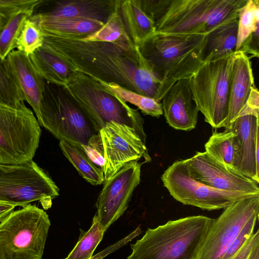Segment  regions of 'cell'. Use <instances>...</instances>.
<instances>
[{"label":"cell","instance_id":"9a60e30c","mask_svg":"<svg viewBox=\"0 0 259 259\" xmlns=\"http://www.w3.org/2000/svg\"><path fill=\"white\" fill-rule=\"evenodd\" d=\"M259 110L245 105L228 129L234 134V170L259 182V169L256 167L255 151L259 143Z\"/></svg>","mask_w":259,"mask_h":259},{"label":"cell","instance_id":"d6986e66","mask_svg":"<svg viewBox=\"0 0 259 259\" xmlns=\"http://www.w3.org/2000/svg\"><path fill=\"white\" fill-rule=\"evenodd\" d=\"M119 0H66L55 2L50 10L37 13L49 18H83L106 23L118 8Z\"/></svg>","mask_w":259,"mask_h":259},{"label":"cell","instance_id":"1f68e13d","mask_svg":"<svg viewBox=\"0 0 259 259\" xmlns=\"http://www.w3.org/2000/svg\"><path fill=\"white\" fill-rule=\"evenodd\" d=\"M127 36H129L117 10L100 29L81 38L88 41L114 42Z\"/></svg>","mask_w":259,"mask_h":259},{"label":"cell","instance_id":"277c9868","mask_svg":"<svg viewBox=\"0 0 259 259\" xmlns=\"http://www.w3.org/2000/svg\"><path fill=\"white\" fill-rule=\"evenodd\" d=\"M259 195L234 202L213 220L195 259H232L254 233Z\"/></svg>","mask_w":259,"mask_h":259},{"label":"cell","instance_id":"603a6c76","mask_svg":"<svg viewBox=\"0 0 259 259\" xmlns=\"http://www.w3.org/2000/svg\"><path fill=\"white\" fill-rule=\"evenodd\" d=\"M259 1L247 0L239 11L236 52L258 58Z\"/></svg>","mask_w":259,"mask_h":259},{"label":"cell","instance_id":"e575fe53","mask_svg":"<svg viewBox=\"0 0 259 259\" xmlns=\"http://www.w3.org/2000/svg\"><path fill=\"white\" fill-rule=\"evenodd\" d=\"M80 147L94 164L103 169L105 162L104 151L98 133L89 139L87 145H82Z\"/></svg>","mask_w":259,"mask_h":259},{"label":"cell","instance_id":"4316f807","mask_svg":"<svg viewBox=\"0 0 259 259\" xmlns=\"http://www.w3.org/2000/svg\"><path fill=\"white\" fill-rule=\"evenodd\" d=\"M234 133L229 129L214 132L205 144L206 153L226 168L234 170L235 147Z\"/></svg>","mask_w":259,"mask_h":259},{"label":"cell","instance_id":"ffe728a7","mask_svg":"<svg viewBox=\"0 0 259 259\" xmlns=\"http://www.w3.org/2000/svg\"><path fill=\"white\" fill-rule=\"evenodd\" d=\"M254 85L250 57L242 52H235L230 84L228 115L223 127L225 129L229 128L243 108Z\"/></svg>","mask_w":259,"mask_h":259},{"label":"cell","instance_id":"836d02e7","mask_svg":"<svg viewBox=\"0 0 259 259\" xmlns=\"http://www.w3.org/2000/svg\"><path fill=\"white\" fill-rule=\"evenodd\" d=\"M0 101L14 106L24 102L20 90L9 73L4 61L1 59Z\"/></svg>","mask_w":259,"mask_h":259},{"label":"cell","instance_id":"7a4b0ae2","mask_svg":"<svg viewBox=\"0 0 259 259\" xmlns=\"http://www.w3.org/2000/svg\"><path fill=\"white\" fill-rule=\"evenodd\" d=\"M206 35L156 32L139 46L142 55L161 81L158 101L176 82L191 78L202 65Z\"/></svg>","mask_w":259,"mask_h":259},{"label":"cell","instance_id":"ac0fdd59","mask_svg":"<svg viewBox=\"0 0 259 259\" xmlns=\"http://www.w3.org/2000/svg\"><path fill=\"white\" fill-rule=\"evenodd\" d=\"M161 101L163 114L169 126L185 131L196 127L199 111L193 98L190 78L176 82Z\"/></svg>","mask_w":259,"mask_h":259},{"label":"cell","instance_id":"8992f818","mask_svg":"<svg viewBox=\"0 0 259 259\" xmlns=\"http://www.w3.org/2000/svg\"><path fill=\"white\" fill-rule=\"evenodd\" d=\"M78 103L96 131L111 121L133 128L146 144L144 121L137 109L131 108L99 82L79 72L63 87Z\"/></svg>","mask_w":259,"mask_h":259},{"label":"cell","instance_id":"8d00e7d4","mask_svg":"<svg viewBox=\"0 0 259 259\" xmlns=\"http://www.w3.org/2000/svg\"><path fill=\"white\" fill-rule=\"evenodd\" d=\"M141 228L140 227H138L135 230L130 233L128 236L120 240L111 246H109L95 255L93 256L90 259H103L110 253L114 252V251L125 245L126 243H127V242L131 241L136 237L138 236L141 233Z\"/></svg>","mask_w":259,"mask_h":259},{"label":"cell","instance_id":"4dcf8cb0","mask_svg":"<svg viewBox=\"0 0 259 259\" xmlns=\"http://www.w3.org/2000/svg\"><path fill=\"white\" fill-rule=\"evenodd\" d=\"M44 35L38 23L31 16L25 23L17 39V49L29 56L42 47Z\"/></svg>","mask_w":259,"mask_h":259},{"label":"cell","instance_id":"44dd1931","mask_svg":"<svg viewBox=\"0 0 259 259\" xmlns=\"http://www.w3.org/2000/svg\"><path fill=\"white\" fill-rule=\"evenodd\" d=\"M44 34L64 38H84L100 29L105 23L83 18H49L32 15Z\"/></svg>","mask_w":259,"mask_h":259},{"label":"cell","instance_id":"5b68a950","mask_svg":"<svg viewBox=\"0 0 259 259\" xmlns=\"http://www.w3.org/2000/svg\"><path fill=\"white\" fill-rule=\"evenodd\" d=\"M247 0H170L155 21L156 32L165 34H207L238 18Z\"/></svg>","mask_w":259,"mask_h":259},{"label":"cell","instance_id":"ba28073f","mask_svg":"<svg viewBox=\"0 0 259 259\" xmlns=\"http://www.w3.org/2000/svg\"><path fill=\"white\" fill-rule=\"evenodd\" d=\"M40 126L56 139L87 145L98 132L78 103L62 87L46 82L40 105Z\"/></svg>","mask_w":259,"mask_h":259},{"label":"cell","instance_id":"cb8c5ba5","mask_svg":"<svg viewBox=\"0 0 259 259\" xmlns=\"http://www.w3.org/2000/svg\"><path fill=\"white\" fill-rule=\"evenodd\" d=\"M238 18L223 24L206 35L202 53L203 63L234 54L236 51Z\"/></svg>","mask_w":259,"mask_h":259},{"label":"cell","instance_id":"74e56055","mask_svg":"<svg viewBox=\"0 0 259 259\" xmlns=\"http://www.w3.org/2000/svg\"><path fill=\"white\" fill-rule=\"evenodd\" d=\"M259 244V230L254 232L232 259H247L253 249Z\"/></svg>","mask_w":259,"mask_h":259},{"label":"cell","instance_id":"f35d334b","mask_svg":"<svg viewBox=\"0 0 259 259\" xmlns=\"http://www.w3.org/2000/svg\"><path fill=\"white\" fill-rule=\"evenodd\" d=\"M245 104L252 109L259 110V92L255 85L252 87Z\"/></svg>","mask_w":259,"mask_h":259},{"label":"cell","instance_id":"d4e9b609","mask_svg":"<svg viewBox=\"0 0 259 259\" xmlns=\"http://www.w3.org/2000/svg\"><path fill=\"white\" fill-rule=\"evenodd\" d=\"M29 57L48 83L64 87L73 80L77 73L42 46L29 55Z\"/></svg>","mask_w":259,"mask_h":259},{"label":"cell","instance_id":"d590c367","mask_svg":"<svg viewBox=\"0 0 259 259\" xmlns=\"http://www.w3.org/2000/svg\"><path fill=\"white\" fill-rule=\"evenodd\" d=\"M170 0H139L144 12L155 22L161 16Z\"/></svg>","mask_w":259,"mask_h":259},{"label":"cell","instance_id":"6da1fadb","mask_svg":"<svg viewBox=\"0 0 259 259\" xmlns=\"http://www.w3.org/2000/svg\"><path fill=\"white\" fill-rule=\"evenodd\" d=\"M43 35L42 46L74 72L157 100L161 81L129 36L108 42Z\"/></svg>","mask_w":259,"mask_h":259},{"label":"cell","instance_id":"7402d4cb","mask_svg":"<svg viewBox=\"0 0 259 259\" xmlns=\"http://www.w3.org/2000/svg\"><path fill=\"white\" fill-rule=\"evenodd\" d=\"M117 11L135 45L139 47L156 32L155 22L142 10L139 0H119Z\"/></svg>","mask_w":259,"mask_h":259},{"label":"cell","instance_id":"3957f363","mask_svg":"<svg viewBox=\"0 0 259 259\" xmlns=\"http://www.w3.org/2000/svg\"><path fill=\"white\" fill-rule=\"evenodd\" d=\"M213 220L192 215L149 228L127 259H195Z\"/></svg>","mask_w":259,"mask_h":259},{"label":"cell","instance_id":"f546056e","mask_svg":"<svg viewBox=\"0 0 259 259\" xmlns=\"http://www.w3.org/2000/svg\"><path fill=\"white\" fill-rule=\"evenodd\" d=\"M29 17L24 13L19 14L0 29V59L2 61L17 48V39Z\"/></svg>","mask_w":259,"mask_h":259},{"label":"cell","instance_id":"f1b7e54d","mask_svg":"<svg viewBox=\"0 0 259 259\" xmlns=\"http://www.w3.org/2000/svg\"><path fill=\"white\" fill-rule=\"evenodd\" d=\"M80 230L78 242L64 259H90L104 233L95 216L90 229L86 232Z\"/></svg>","mask_w":259,"mask_h":259},{"label":"cell","instance_id":"60d3db41","mask_svg":"<svg viewBox=\"0 0 259 259\" xmlns=\"http://www.w3.org/2000/svg\"><path fill=\"white\" fill-rule=\"evenodd\" d=\"M247 259H259V244L253 249Z\"/></svg>","mask_w":259,"mask_h":259},{"label":"cell","instance_id":"e0dca14e","mask_svg":"<svg viewBox=\"0 0 259 259\" xmlns=\"http://www.w3.org/2000/svg\"><path fill=\"white\" fill-rule=\"evenodd\" d=\"M4 62L9 73L20 90L24 101L32 108L39 123L45 80L35 68L29 56L22 52L13 51Z\"/></svg>","mask_w":259,"mask_h":259},{"label":"cell","instance_id":"7c38bea8","mask_svg":"<svg viewBox=\"0 0 259 259\" xmlns=\"http://www.w3.org/2000/svg\"><path fill=\"white\" fill-rule=\"evenodd\" d=\"M161 180L177 201L209 211L225 209L238 200L254 195L221 191L197 181L190 175L185 159L175 161Z\"/></svg>","mask_w":259,"mask_h":259},{"label":"cell","instance_id":"4fadbf2b","mask_svg":"<svg viewBox=\"0 0 259 259\" xmlns=\"http://www.w3.org/2000/svg\"><path fill=\"white\" fill-rule=\"evenodd\" d=\"M98 134L104 151L105 181L131 161L141 159L144 163L151 161L145 144L133 128L111 121L100 129Z\"/></svg>","mask_w":259,"mask_h":259},{"label":"cell","instance_id":"9c48e42d","mask_svg":"<svg viewBox=\"0 0 259 259\" xmlns=\"http://www.w3.org/2000/svg\"><path fill=\"white\" fill-rule=\"evenodd\" d=\"M234 55L203 63L190 78L197 109L214 128L223 127L228 117Z\"/></svg>","mask_w":259,"mask_h":259},{"label":"cell","instance_id":"484cf974","mask_svg":"<svg viewBox=\"0 0 259 259\" xmlns=\"http://www.w3.org/2000/svg\"><path fill=\"white\" fill-rule=\"evenodd\" d=\"M59 146L64 155L87 182L94 186L105 182L103 169L94 164L80 147L65 140L60 141Z\"/></svg>","mask_w":259,"mask_h":259},{"label":"cell","instance_id":"5bb4252c","mask_svg":"<svg viewBox=\"0 0 259 259\" xmlns=\"http://www.w3.org/2000/svg\"><path fill=\"white\" fill-rule=\"evenodd\" d=\"M142 163L131 161L104 182L95 215L104 232L127 208L133 192L140 183Z\"/></svg>","mask_w":259,"mask_h":259},{"label":"cell","instance_id":"52a82bcc","mask_svg":"<svg viewBox=\"0 0 259 259\" xmlns=\"http://www.w3.org/2000/svg\"><path fill=\"white\" fill-rule=\"evenodd\" d=\"M50 226L35 205L13 211L0 223V259H42Z\"/></svg>","mask_w":259,"mask_h":259},{"label":"cell","instance_id":"83f0119b","mask_svg":"<svg viewBox=\"0 0 259 259\" xmlns=\"http://www.w3.org/2000/svg\"><path fill=\"white\" fill-rule=\"evenodd\" d=\"M98 82L125 102L137 107L144 115L159 117L163 114L161 103L154 99L139 94L115 83Z\"/></svg>","mask_w":259,"mask_h":259},{"label":"cell","instance_id":"ab89813d","mask_svg":"<svg viewBox=\"0 0 259 259\" xmlns=\"http://www.w3.org/2000/svg\"><path fill=\"white\" fill-rule=\"evenodd\" d=\"M15 207L14 205L0 201V222L9 216Z\"/></svg>","mask_w":259,"mask_h":259},{"label":"cell","instance_id":"8fae6325","mask_svg":"<svg viewBox=\"0 0 259 259\" xmlns=\"http://www.w3.org/2000/svg\"><path fill=\"white\" fill-rule=\"evenodd\" d=\"M41 132L37 119L24 102L14 106L0 101V163L32 160Z\"/></svg>","mask_w":259,"mask_h":259},{"label":"cell","instance_id":"d6a6232c","mask_svg":"<svg viewBox=\"0 0 259 259\" xmlns=\"http://www.w3.org/2000/svg\"><path fill=\"white\" fill-rule=\"evenodd\" d=\"M42 0H0V29L14 16L24 13L31 16Z\"/></svg>","mask_w":259,"mask_h":259},{"label":"cell","instance_id":"30bf717a","mask_svg":"<svg viewBox=\"0 0 259 259\" xmlns=\"http://www.w3.org/2000/svg\"><path fill=\"white\" fill-rule=\"evenodd\" d=\"M59 195L50 177L32 160L18 164L0 163V201L23 207L39 201L45 209Z\"/></svg>","mask_w":259,"mask_h":259},{"label":"cell","instance_id":"2e32d148","mask_svg":"<svg viewBox=\"0 0 259 259\" xmlns=\"http://www.w3.org/2000/svg\"><path fill=\"white\" fill-rule=\"evenodd\" d=\"M185 160L191 177L208 186L221 191L259 195L257 183L223 166L206 152H197Z\"/></svg>","mask_w":259,"mask_h":259}]
</instances>
